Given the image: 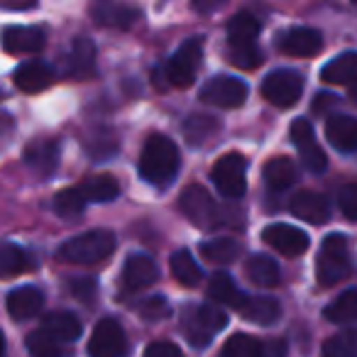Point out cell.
I'll use <instances>...</instances> for the list:
<instances>
[{
    "label": "cell",
    "instance_id": "cell-10",
    "mask_svg": "<svg viewBox=\"0 0 357 357\" xmlns=\"http://www.w3.org/2000/svg\"><path fill=\"white\" fill-rule=\"evenodd\" d=\"M225 323H228L225 313L220 311L218 306H211V303H206V306L196 308L194 318L186 323V335H189V340H191V345H194V347H206L215 333L223 331Z\"/></svg>",
    "mask_w": 357,
    "mask_h": 357
},
{
    "label": "cell",
    "instance_id": "cell-38",
    "mask_svg": "<svg viewBox=\"0 0 357 357\" xmlns=\"http://www.w3.org/2000/svg\"><path fill=\"white\" fill-rule=\"evenodd\" d=\"M27 350H30L32 357H61L59 340L52 337L45 328H40V331L27 335Z\"/></svg>",
    "mask_w": 357,
    "mask_h": 357
},
{
    "label": "cell",
    "instance_id": "cell-13",
    "mask_svg": "<svg viewBox=\"0 0 357 357\" xmlns=\"http://www.w3.org/2000/svg\"><path fill=\"white\" fill-rule=\"evenodd\" d=\"M279 50L289 56H316L323 50V35L313 27H291L279 37Z\"/></svg>",
    "mask_w": 357,
    "mask_h": 357
},
{
    "label": "cell",
    "instance_id": "cell-12",
    "mask_svg": "<svg viewBox=\"0 0 357 357\" xmlns=\"http://www.w3.org/2000/svg\"><path fill=\"white\" fill-rule=\"evenodd\" d=\"M262 240L274 248L277 252H282L284 257H298L308 250V235L301 233L294 225H284V223H274L269 228L262 230Z\"/></svg>",
    "mask_w": 357,
    "mask_h": 357
},
{
    "label": "cell",
    "instance_id": "cell-48",
    "mask_svg": "<svg viewBox=\"0 0 357 357\" xmlns=\"http://www.w3.org/2000/svg\"><path fill=\"white\" fill-rule=\"evenodd\" d=\"M333 103H335V96H331V93H321L316 100H313V110H316V113H326V110L331 108Z\"/></svg>",
    "mask_w": 357,
    "mask_h": 357
},
{
    "label": "cell",
    "instance_id": "cell-8",
    "mask_svg": "<svg viewBox=\"0 0 357 357\" xmlns=\"http://www.w3.org/2000/svg\"><path fill=\"white\" fill-rule=\"evenodd\" d=\"M181 211H184V215L191 223L204 230H213L215 225L220 223V213H218V208H215L213 199H211L208 191L199 184H191L189 189L181 194Z\"/></svg>",
    "mask_w": 357,
    "mask_h": 357
},
{
    "label": "cell",
    "instance_id": "cell-49",
    "mask_svg": "<svg viewBox=\"0 0 357 357\" xmlns=\"http://www.w3.org/2000/svg\"><path fill=\"white\" fill-rule=\"evenodd\" d=\"M350 98H352V103H357V79L350 84Z\"/></svg>",
    "mask_w": 357,
    "mask_h": 357
},
{
    "label": "cell",
    "instance_id": "cell-14",
    "mask_svg": "<svg viewBox=\"0 0 357 357\" xmlns=\"http://www.w3.org/2000/svg\"><path fill=\"white\" fill-rule=\"evenodd\" d=\"M3 47L10 54H37L45 47V32L40 27H8L3 32Z\"/></svg>",
    "mask_w": 357,
    "mask_h": 357
},
{
    "label": "cell",
    "instance_id": "cell-21",
    "mask_svg": "<svg viewBox=\"0 0 357 357\" xmlns=\"http://www.w3.org/2000/svg\"><path fill=\"white\" fill-rule=\"evenodd\" d=\"M93 66H96V47L91 40L86 37H79L74 40L69 50V56H66V71L69 76L74 79H86V76L93 74Z\"/></svg>",
    "mask_w": 357,
    "mask_h": 357
},
{
    "label": "cell",
    "instance_id": "cell-25",
    "mask_svg": "<svg viewBox=\"0 0 357 357\" xmlns=\"http://www.w3.org/2000/svg\"><path fill=\"white\" fill-rule=\"evenodd\" d=\"M321 79L326 84H352L357 79V52H345L331 59L323 66Z\"/></svg>",
    "mask_w": 357,
    "mask_h": 357
},
{
    "label": "cell",
    "instance_id": "cell-31",
    "mask_svg": "<svg viewBox=\"0 0 357 357\" xmlns=\"http://www.w3.org/2000/svg\"><path fill=\"white\" fill-rule=\"evenodd\" d=\"M172 274L178 284H184V287H196L201 282V267L191 252L186 250H178V252L172 255Z\"/></svg>",
    "mask_w": 357,
    "mask_h": 357
},
{
    "label": "cell",
    "instance_id": "cell-18",
    "mask_svg": "<svg viewBox=\"0 0 357 357\" xmlns=\"http://www.w3.org/2000/svg\"><path fill=\"white\" fill-rule=\"evenodd\" d=\"M42 303H45V296L35 287H20L8 294V313L15 321H27V318L37 316L42 311Z\"/></svg>",
    "mask_w": 357,
    "mask_h": 357
},
{
    "label": "cell",
    "instance_id": "cell-2",
    "mask_svg": "<svg viewBox=\"0 0 357 357\" xmlns=\"http://www.w3.org/2000/svg\"><path fill=\"white\" fill-rule=\"evenodd\" d=\"M115 250V238L110 230H91L66 240L59 248V259L69 264H96L110 257Z\"/></svg>",
    "mask_w": 357,
    "mask_h": 357
},
{
    "label": "cell",
    "instance_id": "cell-39",
    "mask_svg": "<svg viewBox=\"0 0 357 357\" xmlns=\"http://www.w3.org/2000/svg\"><path fill=\"white\" fill-rule=\"evenodd\" d=\"M84 208H86V199L79 189H64L56 194L54 211L61 218H76V215L84 213Z\"/></svg>",
    "mask_w": 357,
    "mask_h": 357
},
{
    "label": "cell",
    "instance_id": "cell-19",
    "mask_svg": "<svg viewBox=\"0 0 357 357\" xmlns=\"http://www.w3.org/2000/svg\"><path fill=\"white\" fill-rule=\"evenodd\" d=\"M326 137L340 152H355L357 149V118L352 115H335L328 120Z\"/></svg>",
    "mask_w": 357,
    "mask_h": 357
},
{
    "label": "cell",
    "instance_id": "cell-37",
    "mask_svg": "<svg viewBox=\"0 0 357 357\" xmlns=\"http://www.w3.org/2000/svg\"><path fill=\"white\" fill-rule=\"evenodd\" d=\"M228 59L238 69H257L262 64V52L255 42L248 45H228Z\"/></svg>",
    "mask_w": 357,
    "mask_h": 357
},
{
    "label": "cell",
    "instance_id": "cell-44",
    "mask_svg": "<svg viewBox=\"0 0 357 357\" xmlns=\"http://www.w3.org/2000/svg\"><path fill=\"white\" fill-rule=\"evenodd\" d=\"M71 294L79 298H91L96 294V282L91 277H84V279H74V284H71Z\"/></svg>",
    "mask_w": 357,
    "mask_h": 357
},
{
    "label": "cell",
    "instance_id": "cell-24",
    "mask_svg": "<svg viewBox=\"0 0 357 357\" xmlns=\"http://www.w3.org/2000/svg\"><path fill=\"white\" fill-rule=\"evenodd\" d=\"M240 313H243L250 323H257V326H272V323L279 321L282 308H279V303L269 296H252V298L248 296V301L243 303Z\"/></svg>",
    "mask_w": 357,
    "mask_h": 357
},
{
    "label": "cell",
    "instance_id": "cell-20",
    "mask_svg": "<svg viewBox=\"0 0 357 357\" xmlns=\"http://www.w3.org/2000/svg\"><path fill=\"white\" fill-rule=\"evenodd\" d=\"M93 20L103 27H115V30H130L139 20V10L123 3H105V6L93 8Z\"/></svg>",
    "mask_w": 357,
    "mask_h": 357
},
{
    "label": "cell",
    "instance_id": "cell-22",
    "mask_svg": "<svg viewBox=\"0 0 357 357\" xmlns=\"http://www.w3.org/2000/svg\"><path fill=\"white\" fill-rule=\"evenodd\" d=\"M25 162L40 174H52L59 164V142H54V139L32 142L25 152Z\"/></svg>",
    "mask_w": 357,
    "mask_h": 357
},
{
    "label": "cell",
    "instance_id": "cell-41",
    "mask_svg": "<svg viewBox=\"0 0 357 357\" xmlns=\"http://www.w3.org/2000/svg\"><path fill=\"white\" fill-rule=\"evenodd\" d=\"M139 316L144 318V321H162L164 316L169 313V301L164 296H149L144 298V303L137 308Z\"/></svg>",
    "mask_w": 357,
    "mask_h": 357
},
{
    "label": "cell",
    "instance_id": "cell-1",
    "mask_svg": "<svg viewBox=\"0 0 357 357\" xmlns=\"http://www.w3.org/2000/svg\"><path fill=\"white\" fill-rule=\"evenodd\" d=\"M178 172V149L164 135H152L144 142L142 157H139V174L149 184L164 186L169 184Z\"/></svg>",
    "mask_w": 357,
    "mask_h": 357
},
{
    "label": "cell",
    "instance_id": "cell-40",
    "mask_svg": "<svg viewBox=\"0 0 357 357\" xmlns=\"http://www.w3.org/2000/svg\"><path fill=\"white\" fill-rule=\"evenodd\" d=\"M262 342L252 335H233L223 347V357H259Z\"/></svg>",
    "mask_w": 357,
    "mask_h": 357
},
{
    "label": "cell",
    "instance_id": "cell-15",
    "mask_svg": "<svg viewBox=\"0 0 357 357\" xmlns=\"http://www.w3.org/2000/svg\"><path fill=\"white\" fill-rule=\"evenodd\" d=\"M291 213L296 218L306 220V223L321 225L331 218V208H328V201L321 194H313V191H301L291 199Z\"/></svg>",
    "mask_w": 357,
    "mask_h": 357
},
{
    "label": "cell",
    "instance_id": "cell-32",
    "mask_svg": "<svg viewBox=\"0 0 357 357\" xmlns=\"http://www.w3.org/2000/svg\"><path fill=\"white\" fill-rule=\"evenodd\" d=\"M245 272H248L250 282L259 284V287H274V284L279 282V267L274 259L264 257V255H252L248 262V267H245Z\"/></svg>",
    "mask_w": 357,
    "mask_h": 357
},
{
    "label": "cell",
    "instance_id": "cell-26",
    "mask_svg": "<svg viewBox=\"0 0 357 357\" xmlns=\"http://www.w3.org/2000/svg\"><path fill=\"white\" fill-rule=\"evenodd\" d=\"M79 191L84 194L86 201H98V204H105V201L118 199L120 184H118V178L110 176V174H96V176L86 178Z\"/></svg>",
    "mask_w": 357,
    "mask_h": 357
},
{
    "label": "cell",
    "instance_id": "cell-27",
    "mask_svg": "<svg viewBox=\"0 0 357 357\" xmlns=\"http://www.w3.org/2000/svg\"><path fill=\"white\" fill-rule=\"evenodd\" d=\"M264 181L272 191H287L296 181V167H294L291 159L277 157L269 159L267 167H264Z\"/></svg>",
    "mask_w": 357,
    "mask_h": 357
},
{
    "label": "cell",
    "instance_id": "cell-4",
    "mask_svg": "<svg viewBox=\"0 0 357 357\" xmlns=\"http://www.w3.org/2000/svg\"><path fill=\"white\" fill-rule=\"evenodd\" d=\"M213 184L225 199H240L248 189V162L245 157H240L238 152L223 154V157L215 162L213 172Z\"/></svg>",
    "mask_w": 357,
    "mask_h": 357
},
{
    "label": "cell",
    "instance_id": "cell-43",
    "mask_svg": "<svg viewBox=\"0 0 357 357\" xmlns=\"http://www.w3.org/2000/svg\"><path fill=\"white\" fill-rule=\"evenodd\" d=\"M144 357H184L181 355V350H178L174 342H152V345H147V350H144Z\"/></svg>",
    "mask_w": 357,
    "mask_h": 357
},
{
    "label": "cell",
    "instance_id": "cell-46",
    "mask_svg": "<svg viewBox=\"0 0 357 357\" xmlns=\"http://www.w3.org/2000/svg\"><path fill=\"white\" fill-rule=\"evenodd\" d=\"M225 3H228V0H191V8H194L199 15H213Z\"/></svg>",
    "mask_w": 357,
    "mask_h": 357
},
{
    "label": "cell",
    "instance_id": "cell-7",
    "mask_svg": "<svg viewBox=\"0 0 357 357\" xmlns=\"http://www.w3.org/2000/svg\"><path fill=\"white\" fill-rule=\"evenodd\" d=\"M301 93H303V79L296 71L279 69V71H272V74L262 81V96L272 105H279V108L294 105L301 98Z\"/></svg>",
    "mask_w": 357,
    "mask_h": 357
},
{
    "label": "cell",
    "instance_id": "cell-34",
    "mask_svg": "<svg viewBox=\"0 0 357 357\" xmlns=\"http://www.w3.org/2000/svg\"><path fill=\"white\" fill-rule=\"evenodd\" d=\"M27 252L22 248L13 243L0 245V277L8 279V277H17L27 269Z\"/></svg>",
    "mask_w": 357,
    "mask_h": 357
},
{
    "label": "cell",
    "instance_id": "cell-29",
    "mask_svg": "<svg viewBox=\"0 0 357 357\" xmlns=\"http://www.w3.org/2000/svg\"><path fill=\"white\" fill-rule=\"evenodd\" d=\"M215 132H218V120L211 115H189L184 120V137L191 147H201Z\"/></svg>",
    "mask_w": 357,
    "mask_h": 357
},
{
    "label": "cell",
    "instance_id": "cell-16",
    "mask_svg": "<svg viewBox=\"0 0 357 357\" xmlns=\"http://www.w3.org/2000/svg\"><path fill=\"white\" fill-rule=\"evenodd\" d=\"M157 279H159V269H157V264L152 262V257H147V255H132V257L125 262L123 282L130 291L152 287Z\"/></svg>",
    "mask_w": 357,
    "mask_h": 357
},
{
    "label": "cell",
    "instance_id": "cell-45",
    "mask_svg": "<svg viewBox=\"0 0 357 357\" xmlns=\"http://www.w3.org/2000/svg\"><path fill=\"white\" fill-rule=\"evenodd\" d=\"M259 357H287V340L272 337V340L262 342V355Z\"/></svg>",
    "mask_w": 357,
    "mask_h": 357
},
{
    "label": "cell",
    "instance_id": "cell-28",
    "mask_svg": "<svg viewBox=\"0 0 357 357\" xmlns=\"http://www.w3.org/2000/svg\"><path fill=\"white\" fill-rule=\"evenodd\" d=\"M208 296L218 303H225V306H233V308H243V303L248 301L243 291L235 287V282L228 277V274H213L208 282Z\"/></svg>",
    "mask_w": 357,
    "mask_h": 357
},
{
    "label": "cell",
    "instance_id": "cell-30",
    "mask_svg": "<svg viewBox=\"0 0 357 357\" xmlns=\"http://www.w3.org/2000/svg\"><path fill=\"white\" fill-rule=\"evenodd\" d=\"M259 35V22L250 13H238L228 22V45H248Z\"/></svg>",
    "mask_w": 357,
    "mask_h": 357
},
{
    "label": "cell",
    "instance_id": "cell-50",
    "mask_svg": "<svg viewBox=\"0 0 357 357\" xmlns=\"http://www.w3.org/2000/svg\"><path fill=\"white\" fill-rule=\"evenodd\" d=\"M6 355V337H3V333H0V357Z\"/></svg>",
    "mask_w": 357,
    "mask_h": 357
},
{
    "label": "cell",
    "instance_id": "cell-47",
    "mask_svg": "<svg viewBox=\"0 0 357 357\" xmlns=\"http://www.w3.org/2000/svg\"><path fill=\"white\" fill-rule=\"evenodd\" d=\"M37 0H0V8H8V10H27V8L35 6Z\"/></svg>",
    "mask_w": 357,
    "mask_h": 357
},
{
    "label": "cell",
    "instance_id": "cell-23",
    "mask_svg": "<svg viewBox=\"0 0 357 357\" xmlns=\"http://www.w3.org/2000/svg\"><path fill=\"white\" fill-rule=\"evenodd\" d=\"M47 333L52 337H56L59 342H71V340H79L81 335V321L69 311H54L45 318L42 323Z\"/></svg>",
    "mask_w": 357,
    "mask_h": 357
},
{
    "label": "cell",
    "instance_id": "cell-9",
    "mask_svg": "<svg viewBox=\"0 0 357 357\" xmlns=\"http://www.w3.org/2000/svg\"><path fill=\"white\" fill-rule=\"evenodd\" d=\"M248 98V84L235 76H215L201 89V100L215 108H238Z\"/></svg>",
    "mask_w": 357,
    "mask_h": 357
},
{
    "label": "cell",
    "instance_id": "cell-42",
    "mask_svg": "<svg viewBox=\"0 0 357 357\" xmlns=\"http://www.w3.org/2000/svg\"><path fill=\"white\" fill-rule=\"evenodd\" d=\"M337 206L342 215L350 220H357V184H345L337 194Z\"/></svg>",
    "mask_w": 357,
    "mask_h": 357
},
{
    "label": "cell",
    "instance_id": "cell-5",
    "mask_svg": "<svg viewBox=\"0 0 357 357\" xmlns=\"http://www.w3.org/2000/svg\"><path fill=\"white\" fill-rule=\"evenodd\" d=\"M201 56H204V45L201 40H189L178 47L176 54L169 59L167 64V81L176 89H186V86L194 84L196 71H199Z\"/></svg>",
    "mask_w": 357,
    "mask_h": 357
},
{
    "label": "cell",
    "instance_id": "cell-3",
    "mask_svg": "<svg viewBox=\"0 0 357 357\" xmlns=\"http://www.w3.org/2000/svg\"><path fill=\"white\" fill-rule=\"evenodd\" d=\"M350 274V255H347V240L342 235H328L323 240L321 255H318V282L323 287L342 282Z\"/></svg>",
    "mask_w": 357,
    "mask_h": 357
},
{
    "label": "cell",
    "instance_id": "cell-6",
    "mask_svg": "<svg viewBox=\"0 0 357 357\" xmlns=\"http://www.w3.org/2000/svg\"><path fill=\"white\" fill-rule=\"evenodd\" d=\"M91 357H125L128 355V337L115 318H100L96 323L89 340Z\"/></svg>",
    "mask_w": 357,
    "mask_h": 357
},
{
    "label": "cell",
    "instance_id": "cell-51",
    "mask_svg": "<svg viewBox=\"0 0 357 357\" xmlns=\"http://www.w3.org/2000/svg\"><path fill=\"white\" fill-rule=\"evenodd\" d=\"M352 3H357V0H352Z\"/></svg>",
    "mask_w": 357,
    "mask_h": 357
},
{
    "label": "cell",
    "instance_id": "cell-11",
    "mask_svg": "<svg viewBox=\"0 0 357 357\" xmlns=\"http://www.w3.org/2000/svg\"><path fill=\"white\" fill-rule=\"evenodd\" d=\"M291 139H294V144H296L303 167L313 174H321L323 169H326L328 159H326V152L321 149V144L316 142V135H313L311 123H308V120H294Z\"/></svg>",
    "mask_w": 357,
    "mask_h": 357
},
{
    "label": "cell",
    "instance_id": "cell-33",
    "mask_svg": "<svg viewBox=\"0 0 357 357\" xmlns=\"http://www.w3.org/2000/svg\"><path fill=\"white\" fill-rule=\"evenodd\" d=\"M201 255H204L208 262L230 264V262H235V259H238L240 245L235 243L233 238H215V240H208V243L201 245Z\"/></svg>",
    "mask_w": 357,
    "mask_h": 357
},
{
    "label": "cell",
    "instance_id": "cell-35",
    "mask_svg": "<svg viewBox=\"0 0 357 357\" xmlns=\"http://www.w3.org/2000/svg\"><path fill=\"white\" fill-rule=\"evenodd\" d=\"M326 318L331 323H347L357 318V289L340 294L331 306H326Z\"/></svg>",
    "mask_w": 357,
    "mask_h": 357
},
{
    "label": "cell",
    "instance_id": "cell-17",
    "mask_svg": "<svg viewBox=\"0 0 357 357\" xmlns=\"http://www.w3.org/2000/svg\"><path fill=\"white\" fill-rule=\"evenodd\" d=\"M54 81V69L45 61H27L15 71V86L25 93H40Z\"/></svg>",
    "mask_w": 357,
    "mask_h": 357
},
{
    "label": "cell",
    "instance_id": "cell-36",
    "mask_svg": "<svg viewBox=\"0 0 357 357\" xmlns=\"http://www.w3.org/2000/svg\"><path fill=\"white\" fill-rule=\"evenodd\" d=\"M323 357H357V331H342L326 340Z\"/></svg>",
    "mask_w": 357,
    "mask_h": 357
}]
</instances>
